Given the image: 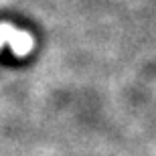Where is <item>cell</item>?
<instances>
[{
  "mask_svg": "<svg viewBox=\"0 0 156 156\" xmlns=\"http://www.w3.org/2000/svg\"><path fill=\"white\" fill-rule=\"evenodd\" d=\"M4 45H8L12 53H16V55H27L33 51L35 41L24 30H18L10 24H0V49Z\"/></svg>",
  "mask_w": 156,
  "mask_h": 156,
  "instance_id": "cell-1",
  "label": "cell"
}]
</instances>
